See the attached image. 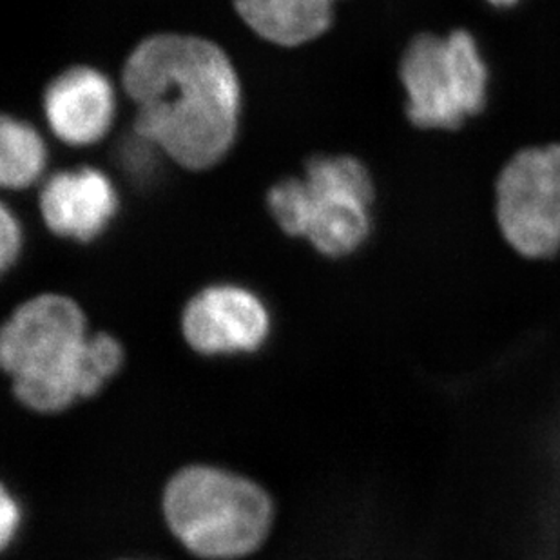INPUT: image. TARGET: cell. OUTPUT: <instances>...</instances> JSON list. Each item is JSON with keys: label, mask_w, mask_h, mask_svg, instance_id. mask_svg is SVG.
<instances>
[{"label": "cell", "mask_w": 560, "mask_h": 560, "mask_svg": "<svg viewBox=\"0 0 560 560\" xmlns=\"http://www.w3.org/2000/svg\"><path fill=\"white\" fill-rule=\"evenodd\" d=\"M44 113L55 137L91 145L106 137L115 117V91L106 74L79 66L63 71L44 93Z\"/></svg>", "instance_id": "cell-8"}, {"label": "cell", "mask_w": 560, "mask_h": 560, "mask_svg": "<svg viewBox=\"0 0 560 560\" xmlns=\"http://www.w3.org/2000/svg\"><path fill=\"white\" fill-rule=\"evenodd\" d=\"M490 2L495 5H510L513 2H517V0H490Z\"/></svg>", "instance_id": "cell-15"}, {"label": "cell", "mask_w": 560, "mask_h": 560, "mask_svg": "<svg viewBox=\"0 0 560 560\" xmlns=\"http://www.w3.org/2000/svg\"><path fill=\"white\" fill-rule=\"evenodd\" d=\"M162 512L176 540L206 560L250 556L275 523V502L258 482L209 465L176 471L165 485Z\"/></svg>", "instance_id": "cell-3"}, {"label": "cell", "mask_w": 560, "mask_h": 560, "mask_svg": "<svg viewBox=\"0 0 560 560\" xmlns=\"http://www.w3.org/2000/svg\"><path fill=\"white\" fill-rule=\"evenodd\" d=\"M0 363L16 401L38 413H59L98 394L124 365L112 334H88L79 303L60 294L32 298L0 332Z\"/></svg>", "instance_id": "cell-2"}, {"label": "cell", "mask_w": 560, "mask_h": 560, "mask_svg": "<svg viewBox=\"0 0 560 560\" xmlns=\"http://www.w3.org/2000/svg\"><path fill=\"white\" fill-rule=\"evenodd\" d=\"M38 203L51 233L90 242L112 222L118 196L104 173L85 167L51 176Z\"/></svg>", "instance_id": "cell-9"}, {"label": "cell", "mask_w": 560, "mask_h": 560, "mask_svg": "<svg viewBox=\"0 0 560 560\" xmlns=\"http://www.w3.org/2000/svg\"><path fill=\"white\" fill-rule=\"evenodd\" d=\"M22 233L16 218L11 214L8 207L0 211V267L10 269L21 253Z\"/></svg>", "instance_id": "cell-13"}, {"label": "cell", "mask_w": 560, "mask_h": 560, "mask_svg": "<svg viewBox=\"0 0 560 560\" xmlns=\"http://www.w3.org/2000/svg\"><path fill=\"white\" fill-rule=\"evenodd\" d=\"M334 0H234L242 21L258 37L294 48L327 32Z\"/></svg>", "instance_id": "cell-10"}, {"label": "cell", "mask_w": 560, "mask_h": 560, "mask_svg": "<svg viewBox=\"0 0 560 560\" xmlns=\"http://www.w3.org/2000/svg\"><path fill=\"white\" fill-rule=\"evenodd\" d=\"M126 560H132V559H126Z\"/></svg>", "instance_id": "cell-16"}, {"label": "cell", "mask_w": 560, "mask_h": 560, "mask_svg": "<svg viewBox=\"0 0 560 560\" xmlns=\"http://www.w3.org/2000/svg\"><path fill=\"white\" fill-rule=\"evenodd\" d=\"M270 214L289 236L303 238L307 217V195L303 178H285L278 182L267 196Z\"/></svg>", "instance_id": "cell-12"}, {"label": "cell", "mask_w": 560, "mask_h": 560, "mask_svg": "<svg viewBox=\"0 0 560 560\" xmlns=\"http://www.w3.org/2000/svg\"><path fill=\"white\" fill-rule=\"evenodd\" d=\"M499 229L526 258L560 249V143L513 154L495 187Z\"/></svg>", "instance_id": "cell-5"}, {"label": "cell", "mask_w": 560, "mask_h": 560, "mask_svg": "<svg viewBox=\"0 0 560 560\" xmlns=\"http://www.w3.org/2000/svg\"><path fill=\"white\" fill-rule=\"evenodd\" d=\"M21 521L19 502L11 495L8 488H2V492H0V540H2L4 550L10 546L11 540L15 539Z\"/></svg>", "instance_id": "cell-14"}, {"label": "cell", "mask_w": 560, "mask_h": 560, "mask_svg": "<svg viewBox=\"0 0 560 560\" xmlns=\"http://www.w3.org/2000/svg\"><path fill=\"white\" fill-rule=\"evenodd\" d=\"M269 332V312L244 287H207L182 314V334L190 349L201 355L256 352Z\"/></svg>", "instance_id": "cell-7"}, {"label": "cell", "mask_w": 560, "mask_h": 560, "mask_svg": "<svg viewBox=\"0 0 560 560\" xmlns=\"http://www.w3.org/2000/svg\"><path fill=\"white\" fill-rule=\"evenodd\" d=\"M124 90L137 106L135 131L176 164L209 170L238 131L240 80L220 46L182 33L148 37L127 57Z\"/></svg>", "instance_id": "cell-1"}, {"label": "cell", "mask_w": 560, "mask_h": 560, "mask_svg": "<svg viewBox=\"0 0 560 560\" xmlns=\"http://www.w3.org/2000/svg\"><path fill=\"white\" fill-rule=\"evenodd\" d=\"M305 233L325 256L354 253L371 231L374 184L365 165L352 156H316L305 173Z\"/></svg>", "instance_id": "cell-6"}, {"label": "cell", "mask_w": 560, "mask_h": 560, "mask_svg": "<svg viewBox=\"0 0 560 560\" xmlns=\"http://www.w3.org/2000/svg\"><path fill=\"white\" fill-rule=\"evenodd\" d=\"M408 118L424 129H455L487 102L488 69L470 33L419 35L399 66Z\"/></svg>", "instance_id": "cell-4"}, {"label": "cell", "mask_w": 560, "mask_h": 560, "mask_svg": "<svg viewBox=\"0 0 560 560\" xmlns=\"http://www.w3.org/2000/svg\"><path fill=\"white\" fill-rule=\"evenodd\" d=\"M46 145L30 124L2 117L0 124V184L5 189H24L43 175Z\"/></svg>", "instance_id": "cell-11"}]
</instances>
